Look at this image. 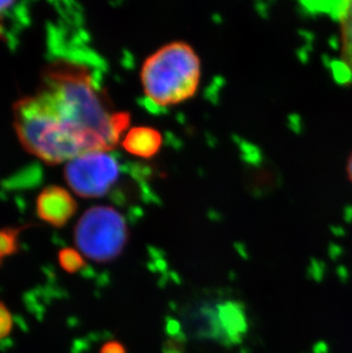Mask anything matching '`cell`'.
Segmentation results:
<instances>
[{
	"instance_id": "cell-9",
	"label": "cell",
	"mask_w": 352,
	"mask_h": 353,
	"mask_svg": "<svg viewBox=\"0 0 352 353\" xmlns=\"http://www.w3.org/2000/svg\"><path fill=\"white\" fill-rule=\"evenodd\" d=\"M30 227L3 228L0 229V267L3 262L19 253L20 250V234L24 229Z\"/></svg>"
},
{
	"instance_id": "cell-12",
	"label": "cell",
	"mask_w": 352,
	"mask_h": 353,
	"mask_svg": "<svg viewBox=\"0 0 352 353\" xmlns=\"http://www.w3.org/2000/svg\"><path fill=\"white\" fill-rule=\"evenodd\" d=\"M163 351L164 353H184L183 340H179L176 335L170 337L164 344Z\"/></svg>"
},
{
	"instance_id": "cell-5",
	"label": "cell",
	"mask_w": 352,
	"mask_h": 353,
	"mask_svg": "<svg viewBox=\"0 0 352 353\" xmlns=\"http://www.w3.org/2000/svg\"><path fill=\"white\" fill-rule=\"evenodd\" d=\"M36 212L45 223L54 228H62L76 213V200L63 188L50 185L37 196Z\"/></svg>"
},
{
	"instance_id": "cell-15",
	"label": "cell",
	"mask_w": 352,
	"mask_h": 353,
	"mask_svg": "<svg viewBox=\"0 0 352 353\" xmlns=\"http://www.w3.org/2000/svg\"><path fill=\"white\" fill-rule=\"evenodd\" d=\"M15 1H0V14H3L15 5Z\"/></svg>"
},
{
	"instance_id": "cell-1",
	"label": "cell",
	"mask_w": 352,
	"mask_h": 353,
	"mask_svg": "<svg viewBox=\"0 0 352 353\" xmlns=\"http://www.w3.org/2000/svg\"><path fill=\"white\" fill-rule=\"evenodd\" d=\"M22 147L48 165L113 150L130 128L128 112L113 110L88 68L72 61L48 64L36 93L13 107Z\"/></svg>"
},
{
	"instance_id": "cell-13",
	"label": "cell",
	"mask_w": 352,
	"mask_h": 353,
	"mask_svg": "<svg viewBox=\"0 0 352 353\" xmlns=\"http://www.w3.org/2000/svg\"><path fill=\"white\" fill-rule=\"evenodd\" d=\"M99 353H127V350L119 341H109L101 347Z\"/></svg>"
},
{
	"instance_id": "cell-7",
	"label": "cell",
	"mask_w": 352,
	"mask_h": 353,
	"mask_svg": "<svg viewBox=\"0 0 352 353\" xmlns=\"http://www.w3.org/2000/svg\"><path fill=\"white\" fill-rule=\"evenodd\" d=\"M214 328L231 343L239 342L247 328L246 318L239 304L229 302L219 305Z\"/></svg>"
},
{
	"instance_id": "cell-8",
	"label": "cell",
	"mask_w": 352,
	"mask_h": 353,
	"mask_svg": "<svg viewBox=\"0 0 352 353\" xmlns=\"http://www.w3.org/2000/svg\"><path fill=\"white\" fill-rule=\"evenodd\" d=\"M338 20L340 26V57L343 67L352 78V0L340 3Z\"/></svg>"
},
{
	"instance_id": "cell-4",
	"label": "cell",
	"mask_w": 352,
	"mask_h": 353,
	"mask_svg": "<svg viewBox=\"0 0 352 353\" xmlns=\"http://www.w3.org/2000/svg\"><path fill=\"white\" fill-rule=\"evenodd\" d=\"M120 176L119 163L108 151L83 154L68 161L64 177L75 194L83 198L106 196Z\"/></svg>"
},
{
	"instance_id": "cell-11",
	"label": "cell",
	"mask_w": 352,
	"mask_h": 353,
	"mask_svg": "<svg viewBox=\"0 0 352 353\" xmlns=\"http://www.w3.org/2000/svg\"><path fill=\"white\" fill-rule=\"evenodd\" d=\"M13 330V316L5 303L0 302V341L10 335Z\"/></svg>"
},
{
	"instance_id": "cell-10",
	"label": "cell",
	"mask_w": 352,
	"mask_h": 353,
	"mask_svg": "<svg viewBox=\"0 0 352 353\" xmlns=\"http://www.w3.org/2000/svg\"><path fill=\"white\" fill-rule=\"evenodd\" d=\"M59 264L68 274H77L86 268V262L79 250L69 247L59 252Z\"/></svg>"
},
{
	"instance_id": "cell-3",
	"label": "cell",
	"mask_w": 352,
	"mask_h": 353,
	"mask_svg": "<svg viewBox=\"0 0 352 353\" xmlns=\"http://www.w3.org/2000/svg\"><path fill=\"white\" fill-rule=\"evenodd\" d=\"M73 238L83 256L97 263H108L121 255L130 232L125 217L116 208L95 206L81 215Z\"/></svg>"
},
{
	"instance_id": "cell-2",
	"label": "cell",
	"mask_w": 352,
	"mask_h": 353,
	"mask_svg": "<svg viewBox=\"0 0 352 353\" xmlns=\"http://www.w3.org/2000/svg\"><path fill=\"white\" fill-rule=\"evenodd\" d=\"M202 78V61L186 41H172L146 57L141 83L146 99L160 108L173 107L195 97Z\"/></svg>"
},
{
	"instance_id": "cell-6",
	"label": "cell",
	"mask_w": 352,
	"mask_h": 353,
	"mask_svg": "<svg viewBox=\"0 0 352 353\" xmlns=\"http://www.w3.org/2000/svg\"><path fill=\"white\" fill-rule=\"evenodd\" d=\"M163 137L159 130L153 127L137 126L130 128L124 135V149L135 157L149 159L159 152Z\"/></svg>"
},
{
	"instance_id": "cell-14",
	"label": "cell",
	"mask_w": 352,
	"mask_h": 353,
	"mask_svg": "<svg viewBox=\"0 0 352 353\" xmlns=\"http://www.w3.org/2000/svg\"><path fill=\"white\" fill-rule=\"evenodd\" d=\"M346 174L348 180H349L350 183L352 184V151L350 152L349 157L346 159Z\"/></svg>"
}]
</instances>
